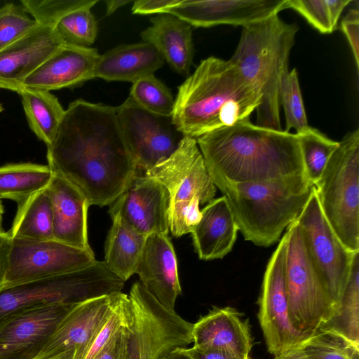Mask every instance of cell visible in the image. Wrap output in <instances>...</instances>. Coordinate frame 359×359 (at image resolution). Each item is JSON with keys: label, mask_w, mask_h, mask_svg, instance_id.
<instances>
[{"label": "cell", "mask_w": 359, "mask_h": 359, "mask_svg": "<svg viewBox=\"0 0 359 359\" xmlns=\"http://www.w3.org/2000/svg\"><path fill=\"white\" fill-rule=\"evenodd\" d=\"M53 173L72 184L90 205H111L137 172L116 107L79 99L71 102L47 147Z\"/></svg>", "instance_id": "obj_1"}, {"label": "cell", "mask_w": 359, "mask_h": 359, "mask_svg": "<svg viewBox=\"0 0 359 359\" xmlns=\"http://www.w3.org/2000/svg\"><path fill=\"white\" fill-rule=\"evenodd\" d=\"M196 140L214 184L306 175L296 133L261 127L248 119Z\"/></svg>", "instance_id": "obj_2"}, {"label": "cell", "mask_w": 359, "mask_h": 359, "mask_svg": "<svg viewBox=\"0 0 359 359\" xmlns=\"http://www.w3.org/2000/svg\"><path fill=\"white\" fill-rule=\"evenodd\" d=\"M260 100L233 62L211 56L179 86L172 121L184 137L196 139L250 119Z\"/></svg>", "instance_id": "obj_3"}, {"label": "cell", "mask_w": 359, "mask_h": 359, "mask_svg": "<svg viewBox=\"0 0 359 359\" xmlns=\"http://www.w3.org/2000/svg\"><path fill=\"white\" fill-rule=\"evenodd\" d=\"M245 241L269 247L305 206L313 185L305 175L245 183L217 182Z\"/></svg>", "instance_id": "obj_4"}, {"label": "cell", "mask_w": 359, "mask_h": 359, "mask_svg": "<svg viewBox=\"0 0 359 359\" xmlns=\"http://www.w3.org/2000/svg\"><path fill=\"white\" fill-rule=\"evenodd\" d=\"M298 30L278 15L243 27L230 60L260 95L257 126L281 130L279 88Z\"/></svg>", "instance_id": "obj_5"}, {"label": "cell", "mask_w": 359, "mask_h": 359, "mask_svg": "<svg viewBox=\"0 0 359 359\" xmlns=\"http://www.w3.org/2000/svg\"><path fill=\"white\" fill-rule=\"evenodd\" d=\"M163 184L170 195V229L175 237L191 233L201 217L200 205L214 199L217 187L196 140L184 137L167 159L145 172Z\"/></svg>", "instance_id": "obj_6"}, {"label": "cell", "mask_w": 359, "mask_h": 359, "mask_svg": "<svg viewBox=\"0 0 359 359\" xmlns=\"http://www.w3.org/2000/svg\"><path fill=\"white\" fill-rule=\"evenodd\" d=\"M314 187L336 235L349 250L359 252L358 129L339 142Z\"/></svg>", "instance_id": "obj_7"}, {"label": "cell", "mask_w": 359, "mask_h": 359, "mask_svg": "<svg viewBox=\"0 0 359 359\" xmlns=\"http://www.w3.org/2000/svg\"><path fill=\"white\" fill-rule=\"evenodd\" d=\"M124 281L104 261L72 272L0 289V319L15 311L51 304H78L121 292Z\"/></svg>", "instance_id": "obj_8"}, {"label": "cell", "mask_w": 359, "mask_h": 359, "mask_svg": "<svg viewBox=\"0 0 359 359\" xmlns=\"http://www.w3.org/2000/svg\"><path fill=\"white\" fill-rule=\"evenodd\" d=\"M285 287L292 326L309 338L334 314L336 305L321 282L296 221L287 228Z\"/></svg>", "instance_id": "obj_9"}, {"label": "cell", "mask_w": 359, "mask_h": 359, "mask_svg": "<svg viewBox=\"0 0 359 359\" xmlns=\"http://www.w3.org/2000/svg\"><path fill=\"white\" fill-rule=\"evenodd\" d=\"M133 313L129 359H163L193 343L191 323L135 283L128 295Z\"/></svg>", "instance_id": "obj_10"}, {"label": "cell", "mask_w": 359, "mask_h": 359, "mask_svg": "<svg viewBox=\"0 0 359 359\" xmlns=\"http://www.w3.org/2000/svg\"><path fill=\"white\" fill-rule=\"evenodd\" d=\"M309 255L335 305L348 283L355 255L341 243L322 211L316 189L296 219Z\"/></svg>", "instance_id": "obj_11"}, {"label": "cell", "mask_w": 359, "mask_h": 359, "mask_svg": "<svg viewBox=\"0 0 359 359\" xmlns=\"http://www.w3.org/2000/svg\"><path fill=\"white\" fill-rule=\"evenodd\" d=\"M285 232L265 269L258 300V319L269 352L274 355L300 346L307 339L292 325L285 287Z\"/></svg>", "instance_id": "obj_12"}, {"label": "cell", "mask_w": 359, "mask_h": 359, "mask_svg": "<svg viewBox=\"0 0 359 359\" xmlns=\"http://www.w3.org/2000/svg\"><path fill=\"white\" fill-rule=\"evenodd\" d=\"M95 261L91 248L81 249L55 239L12 238L3 287L82 269Z\"/></svg>", "instance_id": "obj_13"}, {"label": "cell", "mask_w": 359, "mask_h": 359, "mask_svg": "<svg viewBox=\"0 0 359 359\" xmlns=\"http://www.w3.org/2000/svg\"><path fill=\"white\" fill-rule=\"evenodd\" d=\"M119 125L137 170L146 172L170 156L184 137L171 116L151 113L131 97L116 107Z\"/></svg>", "instance_id": "obj_14"}, {"label": "cell", "mask_w": 359, "mask_h": 359, "mask_svg": "<svg viewBox=\"0 0 359 359\" xmlns=\"http://www.w3.org/2000/svg\"><path fill=\"white\" fill-rule=\"evenodd\" d=\"M75 305L37 306L15 311L0 319V359H37Z\"/></svg>", "instance_id": "obj_15"}, {"label": "cell", "mask_w": 359, "mask_h": 359, "mask_svg": "<svg viewBox=\"0 0 359 359\" xmlns=\"http://www.w3.org/2000/svg\"><path fill=\"white\" fill-rule=\"evenodd\" d=\"M113 218H118L140 233L168 234L170 230V195L156 180L136 175L121 194L111 204Z\"/></svg>", "instance_id": "obj_16"}, {"label": "cell", "mask_w": 359, "mask_h": 359, "mask_svg": "<svg viewBox=\"0 0 359 359\" xmlns=\"http://www.w3.org/2000/svg\"><path fill=\"white\" fill-rule=\"evenodd\" d=\"M118 293L75 305L61 321L37 359H84L114 309Z\"/></svg>", "instance_id": "obj_17"}, {"label": "cell", "mask_w": 359, "mask_h": 359, "mask_svg": "<svg viewBox=\"0 0 359 359\" xmlns=\"http://www.w3.org/2000/svg\"><path fill=\"white\" fill-rule=\"evenodd\" d=\"M287 0H181L171 8L172 14L191 27L219 25L248 26L278 15L287 8Z\"/></svg>", "instance_id": "obj_18"}, {"label": "cell", "mask_w": 359, "mask_h": 359, "mask_svg": "<svg viewBox=\"0 0 359 359\" xmlns=\"http://www.w3.org/2000/svg\"><path fill=\"white\" fill-rule=\"evenodd\" d=\"M63 41L54 27L38 25L0 50V88L19 93L24 82Z\"/></svg>", "instance_id": "obj_19"}, {"label": "cell", "mask_w": 359, "mask_h": 359, "mask_svg": "<svg viewBox=\"0 0 359 359\" xmlns=\"http://www.w3.org/2000/svg\"><path fill=\"white\" fill-rule=\"evenodd\" d=\"M135 273L145 289L162 305L174 310L181 287L175 252L168 234L147 236Z\"/></svg>", "instance_id": "obj_20"}, {"label": "cell", "mask_w": 359, "mask_h": 359, "mask_svg": "<svg viewBox=\"0 0 359 359\" xmlns=\"http://www.w3.org/2000/svg\"><path fill=\"white\" fill-rule=\"evenodd\" d=\"M100 56L95 48L64 43L24 82V88L51 91L71 88L93 79Z\"/></svg>", "instance_id": "obj_21"}, {"label": "cell", "mask_w": 359, "mask_h": 359, "mask_svg": "<svg viewBox=\"0 0 359 359\" xmlns=\"http://www.w3.org/2000/svg\"><path fill=\"white\" fill-rule=\"evenodd\" d=\"M194 347L222 350L250 358L252 339L248 320L236 309L214 306L193 324Z\"/></svg>", "instance_id": "obj_22"}, {"label": "cell", "mask_w": 359, "mask_h": 359, "mask_svg": "<svg viewBox=\"0 0 359 359\" xmlns=\"http://www.w3.org/2000/svg\"><path fill=\"white\" fill-rule=\"evenodd\" d=\"M46 190L52 205L53 239L75 248L90 249L86 198L72 184L55 173Z\"/></svg>", "instance_id": "obj_23"}, {"label": "cell", "mask_w": 359, "mask_h": 359, "mask_svg": "<svg viewBox=\"0 0 359 359\" xmlns=\"http://www.w3.org/2000/svg\"><path fill=\"white\" fill-rule=\"evenodd\" d=\"M238 229L224 196L209 202L191 231L194 245L203 260L222 259L233 248Z\"/></svg>", "instance_id": "obj_24"}, {"label": "cell", "mask_w": 359, "mask_h": 359, "mask_svg": "<svg viewBox=\"0 0 359 359\" xmlns=\"http://www.w3.org/2000/svg\"><path fill=\"white\" fill-rule=\"evenodd\" d=\"M164 60L149 43L122 44L100 55L93 79L134 83L160 69Z\"/></svg>", "instance_id": "obj_25"}, {"label": "cell", "mask_w": 359, "mask_h": 359, "mask_svg": "<svg viewBox=\"0 0 359 359\" xmlns=\"http://www.w3.org/2000/svg\"><path fill=\"white\" fill-rule=\"evenodd\" d=\"M151 25L141 33L143 41L151 44L178 74H189L194 58L192 27L169 13L150 19Z\"/></svg>", "instance_id": "obj_26"}, {"label": "cell", "mask_w": 359, "mask_h": 359, "mask_svg": "<svg viewBox=\"0 0 359 359\" xmlns=\"http://www.w3.org/2000/svg\"><path fill=\"white\" fill-rule=\"evenodd\" d=\"M105 242L104 262L111 272L126 282L135 273L147 236L118 218H113Z\"/></svg>", "instance_id": "obj_27"}, {"label": "cell", "mask_w": 359, "mask_h": 359, "mask_svg": "<svg viewBox=\"0 0 359 359\" xmlns=\"http://www.w3.org/2000/svg\"><path fill=\"white\" fill-rule=\"evenodd\" d=\"M17 204L18 210L8 231L12 238L53 239L52 205L46 188Z\"/></svg>", "instance_id": "obj_28"}, {"label": "cell", "mask_w": 359, "mask_h": 359, "mask_svg": "<svg viewBox=\"0 0 359 359\" xmlns=\"http://www.w3.org/2000/svg\"><path fill=\"white\" fill-rule=\"evenodd\" d=\"M18 94L29 128L48 147L55 137L65 109L50 91L24 88Z\"/></svg>", "instance_id": "obj_29"}, {"label": "cell", "mask_w": 359, "mask_h": 359, "mask_svg": "<svg viewBox=\"0 0 359 359\" xmlns=\"http://www.w3.org/2000/svg\"><path fill=\"white\" fill-rule=\"evenodd\" d=\"M318 330L335 334L359 348V253L354 258L348 283L334 314Z\"/></svg>", "instance_id": "obj_30"}, {"label": "cell", "mask_w": 359, "mask_h": 359, "mask_svg": "<svg viewBox=\"0 0 359 359\" xmlns=\"http://www.w3.org/2000/svg\"><path fill=\"white\" fill-rule=\"evenodd\" d=\"M53 175L48 165L20 163L0 166V199H11L18 203L45 189Z\"/></svg>", "instance_id": "obj_31"}, {"label": "cell", "mask_w": 359, "mask_h": 359, "mask_svg": "<svg viewBox=\"0 0 359 359\" xmlns=\"http://www.w3.org/2000/svg\"><path fill=\"white\" fill-rule=\"evenodd\" d=\"M296 134L299 139L306 177L314 186L331 156L338 148L339 142L330 139L320 130L311 126Z\"/></svg>", "instance_id": "obj_32"}, {"label": "cell", "mask_w": 359, "mask_h": 359, "mask_svg": "<svg viewBox=\"0 0 359 359\" xmlns=\"http://www.w3.org/2000/svg\"><path fill=\"white\" fill-rule=\"evenodd\" d=\"M129 97L151 113L163 116L172 115L175 98L170 89L154 74L134 82Z\"/></svg>", "instance_id": "obj_33"}, {"label": "cell", "mask_w": 359, "mask_h": 359, "mask_svg": "<svg viewBox=\"0 0 359 359\" xmlns=\"http://www.w3.org/2000/svg\"><path fill=\"white\" fill-rule=\"evenodd\" d=\"M54 29L64 43L90 47L95 41L98 28L91 8H82L62 18Z\"/></svg>", "instance_id": "obj_34"}, {"label": "cell", "mask_w": 359, "mask_h": 359, "mask_svg": "<svg viewBox=\"0 0 359 359\" xmlns=\"http://www.w3.org/2000/svg\"><path fill=\"white\" fill-rule=\"evenodd\" d=\"M279 103L282 105L285 117V130L291 128L299 133L306 129L308 124L304 104L295 68L283 74L279 88Z\"/></svg>", "instance_id": "obj_35"}, {"label": "cell", "mask_w": 359, "mask_h": 359, "mask_svg": "<svg viewBox=\"0 0 359 359\" xmlns=\"http://www.w3.org/2000/svg\"><path fill=\"white\" fill-rule=\"evenodd\" d=\"M300 347L308 359H359V348L329 332L318 330Z\"/></svg>", "instance_id": "obj_36"}, {"label": "cell", "mask_w": 359, "mask_h": 359, "mask_svg": "<svg viewBox=\"0 0 359 359\" xmlns=\"http://www.w3.org/2000/svg\"><path fill=\"white\" fill-rule=\"evenodd\" d=\"M22 6L38 24L54 27L65 15L82 8H93L96 0H22Z\"/></svg>", "instance_id": "obj_37"}, {"label": "cell", "mask_w": 359, "mask_h": 359, "mask_svg": "<svg viewBox=\"0 0 359 359\" xmlns=\"http://www.w3.org/2000/svg\"><path fill=\"white\" fill-rule=\"evenodd\" d=\"M39 24L22 6L8 3L0 8V50Z\"/></svg>", "instance_id": "obj_38"}, {"label": "cell", "mask_w": 359, "mask_h": 359, "mask_svg": "<svg viewBox=\"0 0 359 359\" xmlns=\"http://www.w3.org/2000/svg\"><path fill=\"white\" fill-rule=\"evenodd\" d=\"M287 8L298 12L321 34L334 32L325 0H287Z\"/></svg>", "instance_id": "obj_39"}, {"label": "cell", "mask_w": 359, "mask_h": 359, "mask_svg": "<svg viewBox=\"0 0 359 359\" xmlns=\"http://www.w3.org/2000/svg\"><path fill=\"white\" fill-rule=\"evenodd\" d=\"M131 325L120 330L93 359H129Z\"/></svg>", "instance_id": "obj_40"}, {"label": "cell", "mask_w": 359, "mask_h": 359, "mask_svg": "<svg viewBox=\"0 0 359 359\" xmlns=\"http://www.w3.org/2000/svg\"><path fill=\"white\" fill-rule=\"evenodd\" d=\"M341 29L346 36L351 48L355 66L359 71V11L351 9L341 22Z\"/></svg>", "instance_id": "obj_41"}, {"label": "cell", "mask_w": 359, "mask_h": 359, "mask_svg": "<svg viewBox=\"0 0 359 359\" xmlns=\"http://www.w3.org/2000/svg\"><path fill=\"white\" fill-rule=\"evenodd\" d=\"M181 0H140L133 2L132 13L133 14H165L177 5Z\"/></svg>", "instance_id": "obj_42"}, {"label": "cell", "mask_w": 359, "mask_h": 359, "mask_svg": "<svg viewBox=\"0 0 359 359\" xmlns=\"http://www.w3.org/2000/svg\"><path fill=\"white\" fill-rule=\"evenodd\" d=\"M177 349L189 359H250L222 350H201L194 346Z\"/></svg>", "instance_id": "obj_43"}, {"label": "cell", "mask_w": 359, "mask_h": 359, "mask_svg": "<svg viewBox=\"0 0 359 359\" xmlns=\"http://www.w3.org/2000/svg\"><path fill=\"white\" fill-rule=\"evenodd\" d=\"M12 247V238L8 232L0 233V289L4 285Z\"/></svg>", "instance_id": "obj_44"}, {"label": "cell", "mask_w": 359, "mask_h": 359, "mask_svg": "<svg viewBox=\"0 0 359 359\" xmlns=\"http://www.w3.org/2000/svg\"><path fill=\"white\" fill-rule=\"evenodd\" d=\"M332 28H338V22L344 8L352 1L351 0H325Z\"/></svg>", "instance_id": "obj_45"}, {"label": "cell", "mask_w": 359, "mask_h": 359, "mask_svg": "<svg viewBox=\"0 0 359 359\" xmlns=\"http://www.w3.org/2000/svg\"><path fill=\"white\" fill-rule=\"evenodd\" d=\"M275 359H308L300 346L274 355Z\"/></svg>", "instance_id": "obj_46"}, {"label": "cell", "mask_w": 359, "mask_h": 359, "mask_svg": "<svg viewBox=\"0 0 359 359\" xmlns=\"http://www.w3.org/2000/svg\"><path fill=\"white\" fill-rule=\"evenodd\" d=\"M129 0H107L104 1L106 4V15H110L119 8L131 3Z\"/></svg>", "instance_id": "obj_47"}, {"label": "cell", "mask_w": 359, "mask_h": 359, "mask_svg": "<svg viewBox=\"0 0 359 359\" xmlns=\"http://www.w3.org/2000/svg\"><path fill=\"white\" fill-rule=\"evenodd\" d=\"M163 359H189V358L185 355H184L180 351H179L178 349L177 348Z\"/></svg>", "instance_id": "obj_48"}, {"label": "cell", "mask_w": 359, "mask_h": 359, "mask_svg": "<svg viewBox=\"0 0 359 359\" xmlns=\"http://www.w3.org/2000/svg\"><path fill=\"white\" fill-rule=\"evenodd\" d=\"M4 212V208L2 205L1 201L0 200V233L5 231L4 230L3 226H2Z\"/></svg>", "instance_id": "obj_49"}, {"label": "cell", "mask_w": 359, "mask_h": 359, "mask_svg": "<svg viewBox=\"0 0 359 359\" xmlns=\"http://www.w3.org/2000/svg\"><path fill=\"white\" fill-rule=\"evenodd\" d=\"M4 111V107L3 106L0 104V113Z\"/></svg>", "instance_id": "obj_50"}]
</instances>
